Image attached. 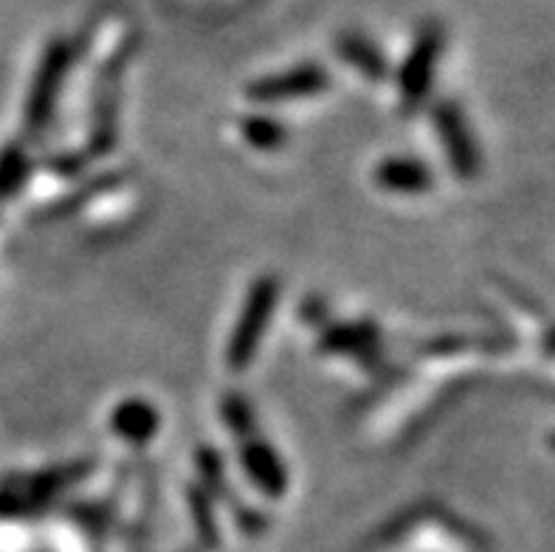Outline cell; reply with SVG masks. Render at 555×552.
<instances>
[{
	"label": "cell",
	"instance_id": "6da1fadb",
	"mask_svg": "<svg viewBox=\"0 0 555 552\" xmlns=\"http://www.w3.org/2000/svg\"><path fill=\"white\" fill-rule=\"evenodd\" d=\"M276 301H280V280L276 277H260L248 287L246 305L240 310L234 333L229 338V347H225V364L232 372H246L251 367L262 336H266L268 319L276 310Z\"/></svg>",
	"mask_w": 555,
	"mask_h": 552
},
{
	"label": "cell",
	"instance_id": "7a4b0ae2",
	"mask_svg": "<svg viewBox=\"0 0 555 552\" xmlns=\"http://www.w3.org/2000/svg\"><path fill=\"white\" fill-rule=\"evenodd\" d=\"M70 60H74V49H70L68 40H51L46 46L42 63L37 68L35 82H31V91H28L26 127L31 133H40L54 116L56 99L63 91V79L70 68Z\"/></svg>",
	"mask_w": 555,
	"mask_h": 552
},
{
	"label": "cell",
	"instance_id": "3957f363",
	"mask_svg": "<svg viewBox=\"0 0 555 552\" xmlns=\"http://www.w3.org/2000/svg\"><path fill=\"white\" fill-rule=\"evenodd\" d=\"M443 26L429 23V26L421 28L415 46L409 51L406 63H403L401 74H398V93H401V105L406 111H415L423 99L429 97L437 63H440V54H443Z\"/></svg>",
	"mask_w": 555,
	"mask_h": 552
},
{
	"label": "cell",
	"instance_id": "277c9868",
	"mask_svg": "<svg viewBox=\"0 0 555 552\" xmlns=\"http://www.w3.org/2000/svg\"><path fill=\"white\" fill-rule=\"evenodd\" d=\"M331 88V74L322 65H299V68L282 70L274 77H262L246 88L251 102L260 105H276V102H294V99L317 97Z\"/></svg>",
	"mask_w": 555,
	"mask_h": 552
},
{
	"label": "cell",
	"instance_id": "5b68a950",
	"mask_svg": "<svg viewBox=\"0 0 555 552\" xmlns=\"http://www.w3.org/2000/svg\"><path fill=\"white\" fill-rule=\"evenodd\" d=\"M435 127L437 136L443 141L446 158H449L451 169L457 172L463 181H472L479 176V150L472 139L468 121H465L463 111L451 102H440L435 107Z\"/></svg>",
	"mask_w": 555,
	"mask_h": 552
},
{
	"label": "cell",
	"instance_id": "8992f818",
	"mask_svg": "<svg viewBox=\"0 0 555 552\" xmlns=\"http://www.w3.org/2000/svg\"><path fill=\"white\" fill-rule=\"evenodd\" d=\"M240 465H243L248 479H251L266 497L280 499L282 493L288 490V471H285L280 454H276L268 442L257 440V437L243 440V446H240Z\"/></svg>",
	"mask_w": 555,
	"mask_h": 552
},
{
	"label": "cell",
	"instance_id": "52a82bcc",
	"mask_svg": "<svg viewBox=\"0 0 555 552\" xmlns=\"http://www.w3.org/2000/svg\"><path fill=\"white\" fill-rule=\"evenodd\" d=\"M319 350L333 352V356H352L373 364L380 352V336L370 322L327 324L319 338Z\"/></svg>",
	"mask_w": 555,
	"mask_h": 552
},
{
	"label": "cell",
	"instance_id": "ba28073f",
	"mask_svg": "<svg viewBox=\"0 0 555 552\" xmlns=\"http://www.w3.org/2000/svg\"><path fill=\"white\" fill-rule=\"evenodd\" d=\"M111 428L127 446H147L162 428V414L150 400L127 398L113 409Z\"/></svg>",
	"mask_w": 555,
	"mask_h": 552
},
{
	"label": "cell",
	"instance_id": "9c48e42d",
	"mask_svg": "<svg viewBox=\"0 0 555 552\" xmlns=\"http://www.w3.org/2000/svg\"><path fill=\"white\" fill-rule=\"evenodd\" d=\"M375 183L392 195H426L435 183L431 169L417 158L392 155L375 167Z\"/></svg>",
	"mask_w": 555,
	"mask_h": 552
},
{
	"label": "cell",
	"instance_id": "30bf717a",
	"mask_svg": "<svg viewBox=\"0 0 555 552\" xmlns=\"http://www.w3.org/2000/svg\"><path fill=\"white\" fill-rule=\"evenodd\" d=\"M336 51L347 65H352V68L359 70L361 77L370 79V82H384V79L389 77L387 56L380 54V49L370 40V37L359 35V31H345V35H338Z\"/></svg>",
	"mask_w": 555,
	"mask_h": 552
},
{
	"label": "cell",
	"instance_id": "8fae6325",
	"mask_svg": "<svg viewBox=\"0 0 555 552\" xmlns=\"http://www.w3.org/2000/svg\"><path fill=\"white\" fill-rule=\"evenodd\" d=\"M237 127L248 147L262 150V153H276V150H282L288 144V130H285L280 121L260 116V113L243 116V119L237 121Z\"/></svg>",
	"mask_w": 555,
	"mask_h": 552
},
{
	"label": "cell",
	"instance_id": "7c38bea8",
	"mask_svg": "<svg viewBox=\"0 0 555 552\" xmlns=\"http://www.w3.org/2000/svg\"><path fill=\"white\" fill-rule=\"evenodd\" d=\"M220 414H223V423L237 434L240 440H251L257 437V420H254V409L243 395L237 391H229L223 400H220Z\"/></svg>",
	"mask_w": 555,
	"mask_h": 552
},
{
	"label": "cell",
	"instance_id": "4fadbf2b",
	"mask_svg": "<svg viewBox=\"0 0 555 552\" xmlns=\"http://www.w3.org/2000/svg\"><path fill=\"white\" fill-rule=\"evenodd\" d=\"M28 176V158L21 147H9L0 153V197H9L17 192Z\"/></svg>",
	"mask_w": 555,
	"mask_h": 552
},
{
	"label": "cell",
	"instance_id": "5bb4252c",
	"mask_svg": "<svg viewBox=\"0 0 555 552\" xmlns=\"http://www.w3.org/2000/svg\"><path fill=\"white\" fill-rule=\"evenodd\" d=\"M190 511L195 518L197 532L204 536L206 541H218V532H215V516H211V502L204 490H190Z\"/></svg>",
	"mask_w": 555,
	"mask_h": 552
}]
</instances>
